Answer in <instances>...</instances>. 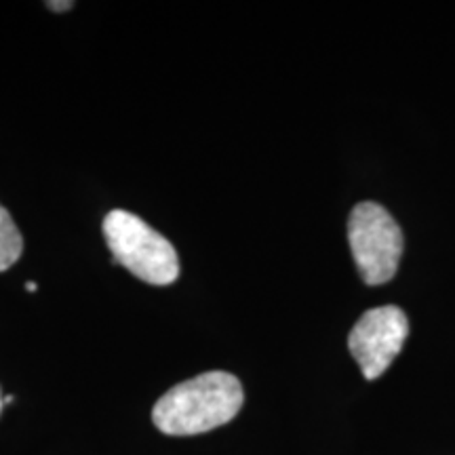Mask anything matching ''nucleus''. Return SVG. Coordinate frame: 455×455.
<instances>
[{
  "instance_id": "1",
  "label": "nucleus",
  "mask_w": 455,
  "mask_h": 455,
  "mask_svg": "<svg viewBox=\"0 0 455 455\" xmlns=\"http://www.w3.org/2000/svg\"><path fill=\"white\" fill-rule=\"evenodd\" d=\"M243 401V386L235 375L209 371L164 392L155 405L152 419L164 435H203L235 419Z\"/></svg>"
},
{
  "instance_id": "2",
  "label": "nucleus",
  "mask_w": 455,
  "mask_h": 455,
  "mask_svg": "<svg viewBox=\"0 0 455 455\" xmlns=\"http://www.w3.org/2000/svg\"><path fill=\"white\" fill-rule=\"evenodd\" d=\"M106 243L114 259L148 284H171L180 276L175 247L138 215L114 209L104 220Z\"/></svg>"
},
{
  "instance_id": "3",
  "label": "nucleus",
  "mask_w": 455,
  "mask_h": 455,
  "mask_svg": "<svg viewBox=\"0 0 455 455\" xmlns=\"http://www.w3.org/2000/svg\"><path fill=\"white\" fill-rule=\"evenodd\" d=\"M352 258L367 284H384L396 275L403 258V232L378 203H358L348 220Z\"/></svg>"
},
{
  "instance_id": "4",
  "label": "nucleus",
  "mask_w": 455,
  "mask_h": 455,
  "mask_svg": "<svg viewBox=\"0 0 455 455\" xmlns=\"http://www.w3.org/2000/svg\"><path fill=\"white\" fill-rule=\"evenodd\" d=\"M409 321L396 306L367 310L348 335V348L367 379H378L405 346Z\"/></svg>"
},
{
  "instance_id": "5",
  "label": "nucleus",
  "mask_w": 455,
  "mask_h": 455,
  "mask_svg": "<svg viewBox=\"0 0 455 455\" xmlns=\"http://www.w3.org/2000/svg\"><path fill=\"white\" fill-rule=\"evenodd\" d=\"M21 251H24V238L7 209L0 204V272L9 270L20 259Z\"/></svg>"
},
{
  "instance_id": "6",
  "label": "nucleus",
  "mask_w": 455,
  "mask_h": 455,
  "mask_svg": "<svg viewBox=\"0 0 455 455\" xmlns=\"http://www.w3.org/2000/svg\"><path fill=\"white\" fill-rule=\"evenodd\" d=\"M47 7L53 9V11H66V9L72 7V3H47Z\"/></svg>"
},
{
  "instance_id": "7",
  "label": "nucleus",
  "mask_w": 455,
  "mask_h": 455,
  "mask_svg": "<svg viewBox=\"0 0 455 455\" xmlns=\"http://www.w3.org/2000/svg\"><path fill=\"white\" fill-rule=\"evenodd\" d=\"M26 289H28V291H36V283H28Z\"/></svg>"
},
{
  "instance_id": "8",
  "label": "nucleus",
  "mask_w": 455,
  "mask_h": 455,
  "mask_svg": "<svg viewBox=\"0 0 455 455\" xmlns=\"http://www.w3.org/2000/svg\"><path fill=\"white\" fill-rule=\"evenodd\" d=\"M3 405H4V398H3V395H0V411H3Z\"/></svg>"
}]
</instances>
